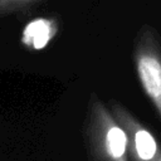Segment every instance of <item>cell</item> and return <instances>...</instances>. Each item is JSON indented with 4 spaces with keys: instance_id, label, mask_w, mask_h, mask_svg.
<instances>
[{
    "instance_id": "cell-5",
    "label": "cell",
    "mask_w": 161,
    "mask_h": 161,
    "mask_svg": "<svg viewBox=\"0 0 161 161\" xmlns=\"http://www.w3.org/2000/svg\"><path fill=\"white\" fill-rule=\"evenodd\" d=\"M38 1L40 0H0V19L21 9H25L26 6L33 5Z\"/></svg>"
},
{
    "instance_id": "cell-2",
    "label": "cell",
    "mask_w": 161,
    "mask_h": 161,
    "mask_svg": "<svg viewBox=\"0 0 161 161\" xmlns=\"http://www.w3.org/2000/svg\"><path fill=\"white\" fill-rule=\"evenodd\" d=\"M133 62L140 84L161 119V43L148 24L142 25L136 35Z\"/></svg>"
},
{
    "instance_id": "cell-3",
    "label": "cell",
    "mask_w": 161,
    "mask_h": 161,
    "mask_svg": "<svg viewBox=\"0 0 161 161\" xmlns=\"http://www.w3.org/2000/svg\"><path fill=\"white\" fill-rule=\"evenodd\" d=\"M109 107L127 135L131 161H161V148L151 131L119 102L111 101Z\"/></svg>"
},
{
    "instance_id": "cell-4",
    "label": "cell",
    "mask_w": 161,
    "mask_h": 161,
    "mask_svg": "<svg viewBox=\"0 0 161 161\" xmlns=\"http://www.w3.org/2000/svg\"><path fill=\"white\" fill-rule=\"evenodd\" d=\"M52 33L49 31V28L47 23H34L28 26V29L24 31L23 42L28 47H31L33 49H42L45 47L48 40L50 39Z\"/></svg>"
},
{
    "instance_id": "cell-1",
    "label": "cell",
    "mask_w": 161,
    "mask_h": 161,
    "mask_svg": "<svg viewBox=\"0 0 161 161\" xmlns=\"http://www.w3.org/2000/svg\"><path fill=\"white\" fill-rule=\"evenodd\" d=\"M84 125L92 161H130L127 135L112 111L96 93L89 97Z\"/></svg>"
}]
</instances>
